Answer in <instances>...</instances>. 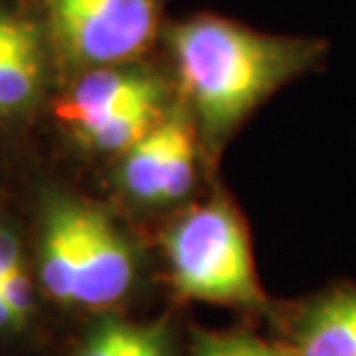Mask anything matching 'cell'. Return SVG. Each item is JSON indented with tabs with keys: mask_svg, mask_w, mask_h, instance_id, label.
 I'll return each instance as SVG.
<instances>
[{
	"mask_svg": "<svg viewBox=\"0 0 356 356\" xmlns=\"http://www.w3.org/2000/svg\"><path fill=\"white\" fill-rule=\"evenodd\" d=\"M178 102L199 144L216 151L261 104L303 76L322 72L331 42L319 35L254 31L218 14H197L167 31Z\"/></svg>",
	"mask_w": 356,
	"mask_h": 356,
	"instance_id": "6da1fadb",
	"label": "cell"
},
{
	"mask_svg": "<svg viewBox=\"0 0 356 356\" xmlns=\"http://www.w3.org/2000/svg\"><path fill=\"white\" fill-rule=\"evenodd\" d=\"M174 287L185 298L222 305L264 301L243 218L225 197L185 211L165 234Z\"/></svg>",
	"mask_w": 356,
	"mask_h": 356,
	"instance_id": "7a4b0ae2",
	"label": "cell"
},
{
	"mask_svg": "<svg viewBox=\"0 0 356 356\" xmlns=\"http://www.w3.org/2000/svg\"><path fill=\"white\" fill-rule=\"evenodd\" d=\"M165 0H42L49 28L76 65H120L158 38Z\"/></svg>",
	"mask_w": 356,
	"mask_h": 356,
	"instance_id": "3957f363",
	"label": "cell"
},
{
	"mask_svg": "<svg viewBox=\"0 0 356 356\" xmlns=\"http://www.w3.org/2000/svg\"><path fill=\"white\" fill-rule=\"evenodd\" d=\"M199 134L181 102L125 151L120 183L134 202L144 206L178 204L197 181Z\"/></svg>",
	"mask_w": 356,
	"mask_h": 356,
	"instance_id": "277c9868",
	"label": "cell"
},
{
	"mask_svg": "<svg viewBox=\"0 0 356 356\" xmlns=\"http://www.w3.org/2000/svg\"><path fill=\"white\" fill-rule=\"evenodd\" d=\"M172 86L148 67L109 65L88 72L56 104V116L72 130L137 106H172Z\"/></svg>",
	"mask_w": 356,
	"mask_h": 356,
	"instance_id": "5b68a950",
	"label": "cell"
},
{
	"mask_svg": "<svg viewBox=\"0 0 356 356\" xmlns=\"http://www.w3.org/2000/svg\"><path fill=\"white\" fill-rule=\"evenodd\" d=\"M134 282V254L102 211L81 206V259L72 305L109 308Z\"/></svg>",
	"mask_w": 356,
	"mask_h": 356,
	"instance_id": "8992f818",
	"label": "cell"
},
{
	"mask_svg": "<svg viewBox=\"0 0 356 356\" xmlns=\"http://www.w3.org/2000/svg\"><path fill=\"white\" fill-rule=\"evenodd\" d=\"M44 83V44L31 19L0 7V116L28 109Z\"/></svg>",
	"mask_w": 356,
	"mask_h": 356,
	"instance_id": "52a82bcc",
	"label": "cell"
},
{
	"mask_svg": "<svg viewBox=\"0 0 356 356\" xmlns=\"http://www.w3.org/2000/svg\"><path fill=\"white\" fill-rule=\"evenodd\" d=\"M81 206L76 202H56L47 213L42 234V284L49 296L70 305L74 301L81 259Z\"/></svg>",
	"mask_w": 356,
	"mask_h": 356,
	"instance_id": "ba28073f",
	"label": "cell"
},
{
	"mask_svg": "<svg viewBox=\"0 0 356 356\" xmlns=\"http://www.w3.org/2000/svg\"><path fill=\"white\" fill-rule=\"evenodd\" d=\"M294 356H356V287H338L305 310Z\"/></svg>",
	"mask_w": 356,
	"mask_h": 356,
	"instance_id": "9c48e42d",
	"label": "cell"
},
{
	"mask_svg": "<svg viewBox=\"0 0 356 356\" xmlns=\"http://www.w3.org/2000/svg\"><path fill=\"white\" fill-rule=\"evenodd\" d=\"M174 106V104H172ZM172 106H137V109L116 113L99 123H92L79 130H72L83 146L102 153H125L127 148L153 130L162 118L172 111Z\"/></svg>",
	"mask_w": 356,
	"mask_h": 356,
	"instance_id": "30bf717a",
	"label": "cell"
},
{
	"mask_svg": "<svg viewBox=\"0 0 356 356\" xmlns=\"http://www.w3.org/2000/svg\"><path fill=\"white\" fill-rule=\"evenodd\" d=\"M192 356H294L291 350L268 345L248 333H202Z\"/></svg>",
	"mask_w": 356,
	"mask_h": 356,
	"instance_id": "8fae6325",
	"label": "cell"
},
{
	"mask_svg": "<svg viewBox=\"0 0 356 356\" xmlns=\"http://www.w3.org/2000/svg\"><path fill=\"white\" fill-rule=\"evenodd\" d=\"M144 329L109 324L97 331L79 352V356H134Z\"/></svg>",
	"mask_w": 356,
	"mask_h": 356,
	"instance_id": "7c38bea8",
	"label": "cell"
},
{
	"mask_svg": "<svg viewBox=\"0 0 356 356\" xmlns=\"http://www.w3.org/2000/svg\"><path fill=\"white\" fill-rule=\"evenodd\" d=\"M24 273H26V268H24V261H21V250H19L17 238L0 227V284Z\"/></svg>",
	"mask_w": 356,
	"mask_h": 356,
	"instance_id": "4fadbf2b",
	"label": "cell"
},
{
	"mask_svg": "<svg viewBox=\"0 0 356 356\" xmlns=\"http://www.w3.org/2000/svg\"><path fill=\"white\" fill-rule=\"evenodd\" d=\"M134 356H165V347H162V340L158 333L151 329H144Z\"/></svg>",
	"mask_w": 356,
	"mask_h": 356,
	"instance_id": "5bb4252c",
	"label": "cell"
},
{
	"mask_svg": "<svg viewBox=\"0 0 356 356\" xmlns=\"http://www.w3.org/2000/svg\"><path fill=\"white\" fill-rule=\"evenodd\" d=\"M17 326H21V322L17 319V315L10 310V305L5 303V298L0 296V331L17 329Z\"/></svg>",
	"mask_w": 356,
	"mask_h": 356,
	"instance_id": "9a60e30c",
	"label": "cell"
}]
</instances>
